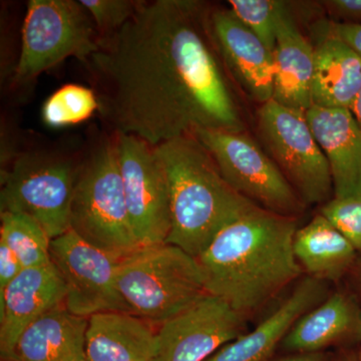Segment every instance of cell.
Instances as JSON below:
<instances>
[{
  "label": "cell",
  "mask_w": 361,
  "mask_h": 361,
  "mask_svg": "<svg viewBox=\"0 0 361 361\" xmlns=\"http://www.w3.org/2000/svg\"><path fill=\"white\" fill-rule=\"evenodd\" d=\"M212 4L145 1L84 68L104 129L153 146L200 130H249L245 99L214 40Z\"/></svg>",
  "instance_id": "1"
},
{
  "label": "cell",
  "mask_w": 361,
  "mask_h": 361,
  "mask_svg": "<svg viewBox=\"0 0 361 361\" xmlns=\"http://www.w3.org/2000/svg\"><path fill=\"white\" fill-rule=\"evenodd\" d=\"M297 218L254 209L196 257L206 292L247 319L302 275L294 254Z\"/></svg>",
  "instance_id": "2"
},
{
  "label": "cell",
  "mask_w": 361,
  "mask_h": 361,
  "mask_svg": "<svg viewBox=\"0 0 361 361\" xmlns=\"http://www.w3.org/2000/svg\"><path fill=\"white\" fill-rule=\"evenodd\" d=\"M157 149L170 188L172 227L166 244L198 257L224 228L257 208L226 180L196 135L176 137Z\"/></svg>",
  "instance_id": "3"
},
{
  "label": "cell",
  "mask_w": 361,
  "mask_h": 361,
  "mask_svg": "<svg viewBox=\"0 0 361 361\" xmlns=\"http://www.w3.org/2000/svg\"><path fill=\"white\" fill-rule=\"evenodd\" d=\"M70 224L71 231L116 261L142 248L126 201L116 135L111 130H94L85 142Z\"/></svg>",
  "instance_id": "4"
},
{
  "label": "cell",
  "mask_w": 361,
  "mask_h": 361,
  "mask_svg": "<svg viewBox=\"0 0 361 361\" xmlns=\"http://www.w3.org/2000/svg\"><path fill=\"white\" fill-rule=\"evenodd\" d=\"M85 142L77 146H30L1 172L0 213L30 216L54 239L71 230Z\"/></svg>",
  "instance_id": "5"
},
{
  "label": "cell",
  "mask_w": 361,
  "mask_h": 361,
  "mask_svg": "<svg viewBox=\"0 0 361 361\" xmlns=\"http://www.w3.org/2000/svg\"><path fill=\"white\" fill-rule=\"evenodd\" d=\"M99 45L94 20L80 0H30L18 65L7 89L20 101L42 73L68 58L84 66Z\"/></svg>",
  "instance_id": "6"
},
{
  "label": "cell",
  "mask_w": 361,
  "mask_h": 361,
  "mask_svg": "<svg viewBox=\"0 0 361 361\" xmlns=\"http://www.w3.org/2000/svg\"><path fill=\"white\" fill-rule=\"evenodd\" d=\"M116 285L130 313L159 324L207 294L196 258L170 244L142 247L118 261Z\"/></svg>",
  "instance_id": "7"
},
{
  "label": "cell",
  "mask_w": 361,
  "mask_h": 361,
  "mask_svg": "<svg viewBox=\"0 0 361 361\" xmlns=\"http://www.w3.org/2000/svg\"><path fill=\"white\" fill-rule=\"evenodd\" d=\"M254 135L308 207L334 199L329 161L316 141L305 113L274 99L255 111Z\"/></svg>",
  "instance_id": "8"
},
{
  "label": "cell",
  "mask_w": 361,
  "mask_h": 361,
  "mask_svg": "<svg viewBox=\"0 0 361 361\" xmlns=\"http://www.w3.org/2000/svg\"><path fill=\"white\" fill-rule=\"evenodd\" d=\"M194 135L213 157L226 180L252 203L299 218L308 206L250 130H200Z\"/></svg>",
  "instance_id": "9"
},
{
  "label": "cell",
  "mask_w": 361,
  "mask_h": 361,
  "mask_svg": "<svg viewBox=\"0 0 361 361\" xmlns=\"http://www.w3.org/2000/svg\"><path fill=\"white\" fill-rule=\"evenodd\" d=\"M116 135L126 201L141 247L167 243L171 219L167 171L157 146L133 135Z\"/></svg>",
  "instance_id": "10"
},
{
  "label": "cell",
  "mask_w": 361,
  "mask_h": 361,
  "mask_svg": "<svg viewBox=\"0 0 361 361\" xmlns=\"http://www.w3.org/2000/svg\"><path fill=\"white\" fill-rule=\"evenodd\" d=\"M51 258L65 282V306L73 314L130 311L116 285L118 261L68 230L51 240Z\"/></svg>",
  "instance_id": "11"
},
{
  "label": "cell",
  "mask_w": 361,
  "mask_h": 361,
  "mask_svg": "<svg viewBox=\"0 0 361 361\" xmlns=\"http://www.w3.org/2000/svg\"><path fill=\"white\" fill-rule=\"evenodd\" d=\"M247 320L224 301L207 293L161 323L152 361H205L247 334Z\"/></svg>",
  "instance_id": "12"
},
{
  "label": "cell",
  "mask_w": 361,
  "mask_h": 361,
  "mask_svg": "<svg viewBox=\"0 0 361 361\" xmlns=\"http://www.w3.org/2000/svg\"><path fill=\"white\" fill-rule=\"evenodd\" d=\"M210 25L223 63L242 97L258 106L272 99L273 52L230 7L212 4Z\"/></svg>",
  "instance_id": "13"
},
{
  "label": "cell",
  "mask_w": 361,
  "mask_h": 361,
  "mask_svg": "<svg viewBox=\"0 0 361 361\" xmlns=\"http://www.w3.org/2000/svg\"><path fill=\"white\" fill-rule=\"evenodd\" d=\"M66 289L56 266L25 268L0 294V355L13 361L23 332L54 308L65 305Z\"/></svg>",
  "instance_id": "14"
},
{
  "label": "cell",
  "mask_w": 361,
  "mask_h": 361,
  "mask_svg": "<svg viewBox=\"0 0 361 361\" xmlns=\"http://www.w3.org/2000/svg\"><path fill=\"white\" fill-rule=\"evenodd\" d=\"M329 161L334 198L361 194V126L348 109L311 106L305 113Z\"/></svg>",
  "instance_id": "15"
},
{
  "label": "cell",
  "mask_w": 361,
  "mask_h": 361,
  "mask_svg": "<svg viewBox=\"0 0 361 361\" xmlns=\"http://www.w3.org/2000/svg\"><path fill=\"white\" fill-rule=\"evenodd\" d=\"M296 4L288 6L277 23L274 58L275 102L292 110L306 113L312 106L311 85L314 71V47L304 35Z\"/></svg>",
  "instance_id": "16"
},
{
  "label": "cell",
  "mask_w": 361,
  "mask_h": 361,
  "mask_svg": "<svg viewBox=\"0 0 361 361\" xmlns=\"http://www.w3.org/2000/svg\"><path fill=\"white\" fill-rule=\"evenodd\" d=\"M325 283L310 276L255 329L216 351L205 361H268L294 324L324 300Z\"/></svg>",
  "instance_id": "17"
},
{
  "label": "cell",
  "mask_w": 361,
  "mask_h": 361,
  "mask_svg": "<svg viewBox=\"0 0 361 361\" xmlns=\"http://www.w3.org/2000/svg\"><path fill=\"white\" fill-rule=\"evenodd\" d=\"M322 20L318 18L310 26L314 39L312 106L350 110L361 90V58L345 42L327 32Z\"/></svg>",
  "instance_id": "18"
},
{
  "label": "cell",
  "mask_w": 361,
  "mask_h": 361,
  "mask_svg": "<svg viewBox=\"0 0 361 361\" xmlns=\"http://www.w3.org/2000/svg\"><path fill=\"white\" fill-rule=\"evenodd\" d=\"M361 342V303L349 288L334 292L292 327L283 348L297 353H320L337 344Z\"/></svg>",
  "instance_id": "19"
},
{
  "label": "cell",
  "mask_w": 361,
  "mask_h": 361,
  "mask_svg": "<svg viewBox=\"0 0 361 361\" xmlns=\"http://www.w3.org/2000/svg\"><path fill=\"white\" fill-rule=\"evenodd\" d=\"M156 349L157 332L139 316L110 311L89 317L87 361H152Z\"/></svg>",
  "instance_id": "20"
},
{
  "label": "cell",
  "mask_w": 361,
  "mask_h": 361,
  "mask_svg": "<svg viewBox=\"0 0 361 361\" xmlns=\"http://www.w3.org/2000/svg\"><path fill=\"white\" fill-rule=\"evenodd\" d=\"M293 249L303 272L323 283H338L348 278L360 255L349 240L320 213L297 230Z\"/></svg>",
  "instance_id": "21"
},
{
  "label": "cell",
  "mask_w": 361,
  "mask_h": 361,
  "mask_svg": "<svg viewBox=\"0 0 361 361\" xmlns=\"http://www.w3.org/2000/svg\"><path fill=\"white\" fill-rule=\"evenodd\" d=\"M87 322L65 305L54 308L23 332L13 361L85 360Z\"/></svg>",
  "instance_id": "22"
},
{
  "label": "cell",
  "mask_w": 361,
  "mask_h": 361,
  "mask_svg": "<svg viewBox=\"0 0 361 361\" xmlns=\"http://www.w3.org/2000/svg\"><path fill=\"white\" fill-rule=\"evenodd\" d=\"M0 221V241L18 256L23 269L51 264V239L37 220L25 214L4 212Z\"/></svg>",
  "instance_id": "23"
},
{
  "label": "cell",
  "mask_w": 361,
  "mask_h": 361,
  "mask_svg": "<svg viewBox=\"0 0 361 361\" xmlns=\"http://www.w3.org/2000/svg\"><path fill=\"white\" fill-rule=\"evenodd\" d=\"M99 111V99L92 87L66 84L47 97L42 118L47 127L63 129L87 122Z\"/></svg>",
  "instance_id": "24"
},
{
  "label": "cell",
  "mask_w": 361,
  "mask_h": 361,
  "mask_svg": "<svg viewBox=\"0 0 361 361\" xmlns=\"http://www.w3.org/2000/svg\"><path fill=\"white\" fill-rule=\"evenodd\" d=\"M235 16L261 39L271 52L276 42L277 23L288 6L282 0H229Z\"/></svg>",
  "instance_id": "25"
},
{
  "label": "cell",
  "mask_w": 361,
  "mask_h": 361,
  "mask_svg": "<svg viewBox=\"0 0 361 361\" xmlns=\"http://www.w3.org/2000/svg\"><path fill=\"white\" fill-rule=\"evenodd\" d=\"M102 40L110 39L135 16L142 0H80Z\"/></svg>",
  "instance_id": "26"
},
{
  "label": "cell",
  "mask_w": 361,
  "mask_h": 361,
  "mask_svg": "<svg viewBox=\"0 0 361 361\" xmlns=\"http://www.w3.org/2000/svg\"><path fill=\"white\" fill-rule=\"evenodd\" d=\"M361 253V194L348 198L331 199L319 211Z\"/></svg>",
  "instance_id": "27"
},
{
  "label": "cell",
  "mask_w": 361,
  "mask_h": 361,
  "mask_svg": "<svg viewBox=\"0 0 361 361\" xmlns=\"http://www.w3.org/2000/svg\"><path fill=\"white\" fill-rule=\"evenodd\" d=\"M319 4L330 20L361 25V0H324Z\"/></svg>",
  "instance_id": "28"
},
{
  "label": "cell",
  "mask_w": 361,
  "mask_h": 361,
  "mask_svg": "<svg viewBox=\"0 0 361 361\" xmlns=\"http://www.w3.org/2000/svg\"><path fill=\"white\" fill-rule=\"evenodd\" d=\"M23 270V265L18 256L4 241H0V294L6 291L7 286Z\"/></svg>",
  "instance_id": "29"
},
{
  "label": "cell",
  "mask_w": 361,
  "mask_h": 361,
  "mask_svg": "<svg viewBox=\"0 0 361 361\" xmlns=\"http://www.w3.org/2000/svg\"><path fill=\"white\" fill-rule=\"evenodd\" d=\"M322 21L327 32L345 42L361 58V25L336 23L329 18H322Z\"/></svg>",
  "instance_id": "30"
},
{
  "label": "cell",
  "mask_w": 361,
  "mask_h": 361,
  "mask_svg": "<svg viewBox=\"0 0 361 361\" xmlns=\"http://www.w3.org/2000/svg\"><path fill=\"white\" fill-rule=\"evenodd\" d=\"M348 278L351 282V287L349 289L355 294L361 303V253L358 255L355 267Z\"/></svg>",
  "instance_id": "31"
},
{
  "label": "cell",
  "mask_w": 361,
  "mask_h": 361,
  "mask_svg": "<svg viewBox=\"0 0 361 361\" xmlns=\"http://www.w3.org/2000/svg\"><path fill=\"white\" fill-rule=\"evenodd\" d=\"M277 361H324V355L322 353H296Z\"/></svg>",
  "instance_id": "32"
},
{
  "label": "cell",
  "mask_w": 361,
  "mask_h": 361,
  "mask_svg": "<svg viewBox=\"0 0 361 361\" xmlns=\"http://www.w3.org/2000/svg\"><path fill=\"white\" fill-rule=\"evenodd\" d=\"M350 111H353V114L355 115L356 120L358 121V123H360L361 126V90L360 94H358L357 97H356L353 106H351Z\"/></svg>",
  "instance_id": "33"
},
{
  "label": "cell",
  "mask_w": 361,
  "mask_h": 361,
  "mask_svg": "<svg viewBox=\"0 0 361 361\" xmlns=\"http://www.w3.org/2000/svg\"><path fill=\"white\" fill-rule=\"evenodd\" d=\"M339 361H358V356L357 353H346V355H344L342 356L341 360Z\"/></svg>",
  "instance_id": "34"
},
{
  "label": "cell",
  "mask_w": 361,
  "mask_h": 361,
  "mask_svg": "<svg viewBox=\"0 0 361 361\" xmlns=\"http://www.w3.org/2000/svg\"><path fill=\"white\" fill-rule=\"evenodd\" d=\"M357 356H358V361H361V348L360 349V350H358Z\"/></svg>",
  "instance_id": "35"
},
{
  "label": "cell",
  "mask_w": 361,
  "mask_h": 361,
  "mask_svg": "<svg viewBox=\"0 0 361 361\" xmlns=\"http://www.w3.org/2000/svg\"><path fill=\"white\" fill-rule=\"evenodd\" d=\"M82 361H87V360H82Z\"/></svg>",
  "instance_id": "36"
}]
</instances>
